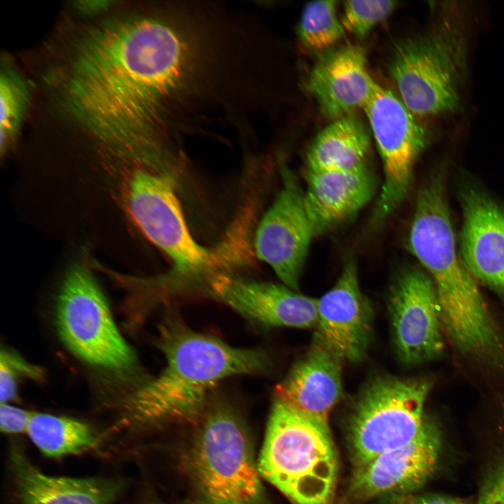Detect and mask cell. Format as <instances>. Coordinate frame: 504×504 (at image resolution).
<instances>
[{
	"mask_svg": "<svg viewBox=\"0 0 504 504\" xmlns=\"http://www.w3.org/2000/svg\"><path fill=\"white\" fill-rule=\"evenodd\" d=\"M442 181L419 192L409 244L430 274L441 318L461 352L481 360L504 349V334L489 313L473 276L457 255Z\"/></svg>",
	"mask_w": 504,
	"mask_h": 504,
	"instance_id": "obj_3",
	"label": "cell"
},
{
	"mask_svg": "<svg viewBox=\"0 0 504 504\" xmlns=\"http://www.w3.org/2000/svg\"><path fill=\"white\" fill-rule=\"evenodd\" d=\"M1 152L8 147L25 106L26 93L22 84L12 75L1 76Z\"/></svg>",
	"mask_w": 504,
	"mask_h": 504,
	"instance_id": "obj_25",
	"label": "cell"
},
{
	"mask_svg": "<svg viewBox=\"0 0 504 504\" xmlns=\"http://www.w3.org/2000/svg\"><path fill=\"white\" fill-rule=\"evenodd\" d=\"M382 158L384 181L372 220L379 224L403 202L415 162L428 141L425 127L390 90L377 86L364 108Z\"/></svg>",
	"mask_w": 504,
	"mask_h": 504,
	"instance_id": "obj_10",
	"label": "cell"
},
{
	"mask_svg": "<svg viewBox=\"0 0 504 504\" xmlns=\"http://www.w3.org/2000/svg\"><path fill=\"white\" fill-rule=\"evenodd\" d=\"M370 136L354 114L334 120L316 135L306 158L307 172L351 170L365 164Z\"/></svg>",
	"mask_w": 504,
	"mask_h": 504,
	"instance_id": "obj_21",
	"label": "cell"
},
{
	"mask_svg": "<svg viewBox=\"0 0 504 504\" xmlns=\"http://www.w3.org/2000/svg\"><path fill=\"white\" fill-rule=\"evenodd\" d=\"M397 2L388 0L345 1L341 22L345 31L363 37L396 8Z\"/></svg>",
	"mask_w": 504,
	"mask_h": 504,
	"instance_id": "obj_24",
	"label": "cell"
},
{
	"mask_svg": "<svg viewBox=\"0 0 504 504\" xmlns=\"http://www.w3.org/2000/svg\"><path fill=\"white\" fill-rule=\"evenodd\" d=\"M32 412L10 405L1 403L0 428L7 434L27 433Z\"/></svg>",
	"mask_w": 504,
	"mask_h": 504,
	"instance_id": "obj_28",
	"label": "cell"
},
{
	"mask_svg": "<svg viewBox=\"0 0 504 504\" xmlns=\"http://www.w3.org/2000/svg\"><path fill=\"white\" fill-rule=\"evenodd\" d=\"M170 176L135 167L124 186L125 206L137 227L173 262V280L215 274L214 251L200 245L188 227Z\"/></svg>",
	"mask_w": 504,
	"mask_h": 504,
	"instance_id": "obj_8",
	"label": "cell"
},
{
	"mask_svg": "<svg viewBox=\"0 0 504 504\" xmlns=\"http://www.w3.org/2000/svg\"><path fill=\"white\" fill-rule=\"evenodd\" d=\"M334 0L307 3L301 15L298 35L302 45L314 52H323L337 43L345 30L337 15Z\"/></svg>",
	"mask_w": 504,
	"mask_h": 504,
	"instance_id": "obj_23",
	"label": "cell"
},
{
	"mask_svg": "<svg viewBox=\"0 0 504 504\" xmlns=\"http://www.w3.org/2000/svg\"><path fill=\"white\" fill-rule=\"evenodd\" d=\"M431 387L425 379L379 375L368 381L353 401L347 422L354 467L403 446L433 421L426 414Z\"/></svg>",
	"mask_w": 504,
	"mask_h": 504,
	"instance_id": "obj_7",
	"label": "cell"
},
{
	"mask_svg": "<svg viewBox=\"0 0 504 504\" xmlns=\"http://www.w3.org/2000/svg\"><path fill=\"white\" fill-rule=\"evenodd\" d=\"M343 360L314 335L307 352L275 388V397L304 414L328 423L342 396Z\"/></svg>",
	"mask_w": 504,
	"mask_h": 504,
	"instance_id": "obj_18",
	"label": "cell"
},
{
	"mask_svg": "<svg viewBox=\"0 0 504 504\" xmlns=\"http://www.w3.org/2000/svg\"><path fill=\"white\" fill-rule=\"evenodd\" d=\"M461 197L462 262L473 277L504 298V209L472 189Z\"/></svg>",
	"mask_w": 504,
	"mask_h": 504,
	"instance_id": "obj_17",
	"label": "cell"
},
{
	"mask_svg": "<svg viewBox=\"0 0 504 504\" xmlns=\"http://www.w3.org/2000/svg\"><path fill=\"white\" fill-rule=\"evenodd\" d=\"M205 290L212 298L262 327L310 328L317 324L318 300L284 284L220 272L206 280Z\"/></svg>",
	"mask_w": 504,
	"mask_h": 504,
	"instance_id": "obj_14",
	"label": "cell"
},
{
	"mask_svg": "<svg viewBox=\"0 0 504 504\" xmlns=\"http://www.w3.org/2000/svg\"><path fill=\"white\" fill-rule=\"evenodd\" d=\"M56 323L63 343L84 362L115 372L130 371L136 365L134 352L84 263L73 265L63 279L57 299Z\"/></svg>",
	"mask_w": 504,
	"mask_h": 504,
	"instance_id": "obj_9",
	"label": "cell"
},
{
	"mask_svg": "<svg viewBox=\"0 0 504 504\" xmlns=\"http://www.w3.org/2000/svg\"><path fill=\"white\" fill-rule=\"evenodd\" d=\"M315 335L342 360H361L369 347L373 311L362 293L358 270L349 260L335 284L318 300Z\"/></svg>",
	"mask_w": 504,
	"mask_h": 504,
	"instance_id": "obj_15",
	"label": "cell"
},
{
	"mask_svg": "<svg viewBox=\"0 0 504 504\" xmlns=\"http://www.w3.org/2000/svg\"><path fill=\"white\" fill-rule=\"evenodd\" d=\"M258 467L294 504H335L338 458L328 423L275 397Z\"/></svg>",
	"mask_w": 504,
	"mask_h": 504,
	"instance_id": "obj_4",
	"label": "cell"
},
{
	"mask_svg": "<svg viewBox=\"0 0 504 504\" xmlns=\"http://www.w3.org/2000/svg\"><path fill=\"white\" fill-rule=\"evenodd\" d=\"M27 433L40 451L51 458L81 453L94 447L99 441L88 424L48 413H32Z\"/></svg>",
	"mask_w": 504,
	"mask_h": 504,
	"instance_id": "obj_22",
	"label": "cell"
},
{
	"mask_svg": "<svg viewBox=\"0 0 504 504\" xmlns=\"http://www.w3.org/2000/svg\"><path fill=\"white\" fill-rule=\"evenodd\" d=\"M388 72L400 99L415 115L453 113L468 69V43L460 18L450 10L430 31L396 46Z\"/></svg>",
	"mask_w": 504,
	"mask_h": 504,
	"instance_id": "obj_5",
	"label": "cell"
},
{
	"mask_svg": "<svg viewBox=\"0 0 504 504\" xmlns=\"http://www.w3.org/2000/svg\"><path fill=\"white\" fill-rule=\"evenodd\" d=\"M442 435L433 420L412 442L354 467L341 504H360L389 493H410L435 472Z\"/></svg>",
	"mask_w": 504,
	"mask_h": 504,
	"instance_id": "obj_12",
	"label": "cell"
},
{
	"mask_svg": "<svg viewBox=\"0 0 504 504\" xmlns=\"http://www.w3.org/2000/svg\"><path fill=\"white\" fill-rule=\"evenodd\" d=\"M81 5L80 6L82 7L83 9L87 11H94L101 9L102 8L106 6L107 2L104 1H86L81 2Z\"/></svg>",
	"mask_w": 504,
	"mask_h": 504,
	"instance_id": "obj_30",
	"label": "cell"
},
{
	"mask_svg": "<svg viewBox=\"0 0 504 504\" xmlns=\"http://www.w3.org/2000/svg\"><path fill=\"white\" fill-rule=\"evenodd\" d=\"M378 85L368 72L365 50L354 44L326 52L307 82L323 112L333 120L364 109Z\"/></svg>",
	"mask_w": 504,
	"mask_h": 504,
	"instance_id": "obj_16",
	"label": "cell"
},
{
	"mask_svg": "<svg viewBox=\"0 0 504 504\" xmlns=\"http://www.w3.org/2000/svg\"><path fill=\"white\" fill-rule=\"evenodd\" d=\"M475 504H504V454L486 475Z\"/></svg>",
	"mask_w": 504,
	"mask_h": 504,
	"instance_id": "obj_27",
	"label": "cell"
},
{
	"mask_svg": "<svg viewBox=\"0 0 504 504\" xmlns=\"http://www.w3.org/2000/svg\"><path fill=\"white\" fill-rule=\"evenodd\" d=\"M10 463L21 504H113L124 488L115 479L47 475L16 448Z\"/></svg>",
	"mask_w": 504,
	"mask_h": 504,
	"instance_id": "obj_20",
	"label": "cell"
},
{
	"mask_svg": "<svg viewBox=\"0 0 504 504\" xmlns=\"http://www.w3.org/2000/svg\"><path fill=\"white\" fill-rule=\"evenodd\" d=\"M281 187L256 230L258 258L268 264L287 287L297 290L314 233L295 174L281 163Z\"/></svg>",
	"mask_w": 504,
	"mask_h": 504,
	"instance_id": "obj_11",
	"label": "cell"
},
{
	"mask_svg": "<svg viewBox=\"0 0 504 504\" xmlns=\"http://www.w3.org/2000/svg\"><path fill=\"white\" fill-rule=\"evenodd\" d=\"M377 504H469L466 500L444 495H416L410 493H389L379 497Z\"/></svg>",
	"mask_w": 504,
	"mask_h": 504,
	"instance_id": "obj_29",
	"label": "cell"
},
{
	"mask_svg": "<svg viewBox=\"0 0 504 504\" xmlns=\"http://www.w3.org/2000/svg\"><path fill=\"white\" fill-rule=\"evenodd\" d=\"M159 344L164 369L141 386L126 407V421L134 429L197 421L218 382L263 372L270 365L263 350L232 346L175 317L162 325Z\"/></svg>",
	"mask_w": 504,
	"mask_h": 504,
	"instance_id": "obj_2",
	"label": "cell"
},
{
	"mask_svg": "<svg viewBox=\"0 0 504 504\" xmlns=\"http://www.w3.org/2000/svg\"><path fill=\"white\" fill-rule=\"evenodd\" d=\"M305 209L314 236L352 218L372 198L374 174L366 164L344 171L306 172Z\"/></svg>",
	"mask_w": 504,
	"mask_h": 504,
	"instance_id": "obj_19",
	"label": "cell"
},
{
	"mask_svg": "<svg viewBox=\"0 0 504 504\" xmlns=\"http://www.w3.org/2000/svg\"><path fill=\"white\" fill-rule=\"evenodd\" d=\"M186 461L207 504H266L245 426L229 403L212 394Z\"/></svg>",
	"mask_w": 504,
	"mask_h": 504,
	"instance_id": "obj_6",
	"label": "cell"
},
{
	"mask_svg": "<svg viewBox=\"0 0 504 504\" xmlns=\"http://www.w3.org/2000/svg\"><path fill=\"white\" fill-rule=\"evenodd\" d=\"M388 310L395 346L403 364H420L442 352L440 307L429 275L416 268L399 274L390 291Z\"/></svg>",
	"mask_w": 504,
	"mask_h": 504,
	"instance_id": "obj_13",
	"label": "cell"
},
{
	"mask_svg": "<svg viewBox=\"0 0 504 504\" xmlns=\"http://www.w3.org/2000/svg\"><path fill=\"white\" fill-rule=\"evenodd\" d=\"M41 370L16 354L5 350L0 354V399L1 403H9L16 396L17 379L21 377L39 378Z\"/></svg>",
	"mask_w": 504,
	"mask_h": 504,
	"instance_id": "obj_26",
	"label": "cell"
},
{
	"mask_svg": "<svg viewBox=\"0 0 504 504\" xmlns=\"http://www.w3.org/2000/svg\"><path fill=\"white\" fill-rule=\"evenodd\" d=\"M192 59L186 36L163 20L107 24L78 46L65 83L69 106L118 157L171 174L179 161L161 139L162 102L181 88Z\"/></svg>",
	"mask_w": 504,
	"mask_h": 504,
	"instance_id": "obj_1",
	"label": "cell"
}]
</instances>
